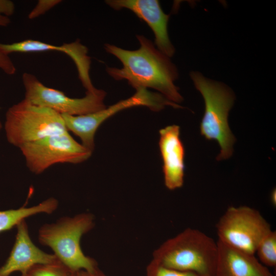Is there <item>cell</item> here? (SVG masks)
Masks as SVG:
<instances>
[{"instance_id": "cell-7", "label": "cell", "mask_w": 276, "mask_h": 276, "mask_svg": "<svg viewBox=\"0 0 276 276\" xmlns=\"http://www.w3.org/2000/svg\"><path fill=\"white\" fill-rule=\"evenodd\" d=\"M136 106H147L155 111H159L167 106L175 108H182L179 104L171 102L160 93L152 92L145 88H138L132 96L108 108L83 115L61 116L67 131L78 136L82 145L93 152L95 147V134L101 124L116 113Z\"/></svg>"}, {"instance_id": "cell-12", "label": "cell", "mask_w": 276, "mask_h": 276, "mask_svg": "<svg viewBox=\"0 0 276 276\" xmlns=\"http://www.w3.org/2000/svg\"><path fill=\"white\" fill-rule=\"evenodd\" d=\"M16 227L15 242L8 258L0 267V276H10L16 271L25 275L34 265L52 263L58 260L53 254L47 253L34 244L26 220L19 222Z\"/></svg>"}, {"instance_id": "cell-1", "label": "cell", "mask_w": 276, "mask_h": 276, "mask_svg": "<svg viewBox=\"0 0 276 276\" xmlns=\"http://www.w3.org/2000/svg\"><path fill=\"white\" fill-rule=\"evenodd\" d=\"M136 38L140 47L135 50L105 44V51L123 65L121 68L107 67V73L116 80H127L135 89L153 88L171 102L181 103L183 98L175 84L178 78L176 65L150 40L142 35Z\"/></svg>"}, {"instance_id": "cell-25", "label": "cell", "mask_w": 276, "mask_h": 276, "mask_svg": "<svg viewBox=\"0 0 276 276\" xmlns=\"http://www.w3.org/2000/svg\"><path fill=\"white\" fill-rule=\"evenodd\" d=\"M2 124H1V123L0 122V130H1V128H2Z\"/></svg>"}, {"instance_id": "cell-4", "label": "cell", "mask_w": 276, "mask_h": 276, "mask_svg": "<svg viewBox=\"0 0 276 276\" xmlns=\"http://www.w3.org/2000/svg\"><path fill=\"white\" fill-rule=\"evenodd\" d=\"M95 225V217L90 213L62 217L54 223L40 227L38 241L51 248L57 259L72 271H94L98 268L97 262L83 253L80 241Z\"/></svg>"}, {"instance_id": "cell-15", "label": "cell", "mask_w": 276, "mask_h": 276, "mask_svg": "<svg viewBox=\"0 0 276 276\" xmlns=\"http://www.w3.org/2000/svg\"><path fill=\"white\" fill-rule=\"evenodd\" d=\"M58 204L56 198L50 197L30 207L0 211V233L16 227L21 221L32 216L40 213L52 214L57 210Z\"/></svg>"}, {"instance_id": "cell-17", "label": "cell", "mask_w": 276, "mask_h": 276, "mask_svg": "<svg viewBox=\"0 0 276 276\" xmlns=\"http://www.w3.org/2000/svg\"><path fill=\"white\" fill-rule=\"evenodd\" d=\"M72 271L59 260L50 263L38 264L32 266L27 276H73Z\"/></svg>"}, {"instance_id": "cell-24", "label": "cell", "mask_w": 276, "mask_h": 276, "mask_svg": "<svg viewBox=\"0 0 276 276\" xmlns=\"http://www.w3.org/2000/svg\"><path fill=\"white\" fill-rule=\"evenodd\" d=\"M270 201L273 206L276 205V192L275 190H273L271 193Z\"/></svg>"}, {"instance_id": "cell-19", "label": "cell", "mask_w": 276, "mask_h": 276, "mask_svg": "<svg viewBox=\"0 0 276 276\" xmlns=\"http://www.w3.org/2000/svg\"><path fill=\"white\" fill-rule=\"evenodd\" d=\"M60 0H39L28 15L30 19H35L60 3Z\"/></svg>"}, {"instance_id": "cell-3", "label": "cell", "mask_w": 276, "mask_h": 276, "mask_svg": "<svg viewBox=\"0 0 276 276\" xmlns=\"http://www.w3.org/2000/svg\"><path fill=\"white\" fill-rule=\"evenodd\" d=\"M190 76L196 89L201 94L204 102V112L200 129L205 139L217 141L220 147L217 160L229 158L236 141L228 123L230 110L235 96L225 84L205 77L198 71H192Z\"/></svg>"}, {"instance_id": "cell-11", "label": "cell", "mask_w": 276, "mask_h": 276, "mask_svg": "<svg viewBox=\"0 0 276 276\" xmlns=\"http://www.w3.org/2000/svg\"><path fill=\"white\" fill-rule=\"evenodd\" d=\"M57 51L68 56L75 63L79 79L86 91L94 90L89 75L90 58L88 49L79 41L56 45L38 40L26 39L11 43L0 42V53L7 55L12 53L41 52Z\"/></svg>"}, {"instance_id": "cell-23", "label": "cell", "mask_w": 276, "mask_h": 276, "mask_svg": "<svg viewBox=\"0 0 276 276\" xmlns=\"http://www.w3.org/2000/svg\"><path fill=\"white\" fill-rule=\"evenodd\" d=\"M9 17L0 16V27H7L10 24Z\"/></svg>"}, {"instance_id": "cell-5", "label": "cell", "mask_w": 276, "mask_h": 276, "mask_svg": "<svg viewBox=\"0 0 276 276\" xmlns=\"http://www.w3.org/2000/svg\"><path fill=\"white\" fill-rule=\"evenodd\" d=\"M7 139L20 148L25 144L68 131L61 114L23 99L7 111Z\"/></svg>"}, {"instance_id": "cell-10", "label": "cell", "mask_w": 276, "mask_h": 276, "mask_svg": "<svg viewBox=\"0 0 276 276\" xmlns=\"http://www.w3.org/2000/svg\"><path fill=\"white\" fill-rule=\"evenodd\" d=\"M105 3L116 10L127 9L147 24L155 37L157 49L168 57H172L175 49L170 41L168 25L170 14L162 10L157 0H107Z\"/></svg>"}, {"instance_id": "cell-8", "label": "cell", "mask_w": 276, "mask_h": 276, "mask_svg": "<svg viewBox=\"0 0 276 276\" xmlns=\"http://www.w3.org/2000/svg\"><path fill=\"white\" fill-rule=\"evenodd\" d=\"M22 81L25 99L32 104L51 109L60 114L79 116L95 112L106 108L105 91L96 88L86 91L81 98H71L61 91L45 86L34 75L24 73Z\"/></svg>"}, {"instance_id": "cell-13", "label": "cell", "mask_w": 276, "mask_h": 276, "mask_svg": "<svg viewBox=\"0 0 276 276\" xmlns=\"http://www.w3.org/2000/svg\"><path fill=\"white\" fill-rule=\"evenodd\" d=\"M159 134L165 185L174 190L181 188L184 182L185 148L180 138L179 127L168 126L160 130Z\"/></svg>"}, {"instance_id": "cell-9", "label": "cell", "mask_w": 276, "mask_h": 276, "mask_svg": "<svg viewBox=\"0 0 276 276\" xmlns=\"http://www.w3.org/2000/svg\"><path fill=\"white\" fill-rule=\"evenodd\" d=\"M19 149L27 167L35 174L56 164L82 163L93 152L75 141L68 131L27 143Z\"/></svg>"}, {"instance_id": "cell-21", "label": "cell", "mask_w": 276, "mask_h": 276, "mask_svg": "<svg viewBox=\"0 0 276 276\" xmlns=\"http://www.w3.org/2000/svg\"><path fill=\"white\" fill-rule=\"evenodd\" d=\"M14 3L9 0H0V16L8 17L12 15L15 12Z\"/></svg>"}, {"instance_id": "cell-14", "label": "cell", "mask_w": 276, "mask_h": 276, "mask_svg": "<svg viewBox=\"0 0 276 276\" xmlns=\"http://www.w3.org/2000/svg\"><path fill=\"white\" fill-rule=\"evenodd\" d=\"M215 276H274L255 257L217 240Z\"/></svg>"}, {"instance_id": "cell-20", "label": "cell", "mask_w": 276, "mask_h": 276, "mask_svg": "<svg viewBox=\"0 0 276 276\" xmlns=\"http://www.w3.org/2000/svg\"><path fill=\"white\" fill-rule=\"evenodd\" d=\"M0 69L8 75H13L16 71L15 66L9 56L1 53H0Z\"/></svg>"}, {"instance_id": "cell-26", "label": "cell", "mask_w": 276, "mask_h": 276, "mask_svg": "<svg viewBox=\"0 0 276 276\" xmlns=\"http://www.w3.org/2000/svg\"><path fill=\"white\" fill-rule=\"evenodd\" d=\"M20 276H27L26 275L21 274Z\"/></svg>"}, {"instance_id": "cell-16", "label": "cell", "mask_w": 276, "mask_h": 276, "mask_svg": "<svg viewBox=\"0 0 276 276\" xmlns=\"http://www.w3.org/2000/svg\"><path fill=\"white\" fill-rule=\"evenodd\" d=\"M259 261L266 267L276 266V232L271 230L258 244L256 248Z\"/></svg>"}, {"instance_id": "cell-2", "label": "cell", "mask_w": 276, "mask_h": 276, "mask_svg": "<svg viewBox=\"0 0 276 276\" xmlns=\"http://www.w3.org/2000/svg\"><path fill=\"white\" fill-rule=\"evenodd\" d=\"M217 256V241L189 227L161 244L154 251L152 260L173 269L215 276Z\"/></svg>"}, {"instance_id": "cell-6", "label": "cell", "mask_w": 276, "mask_h": 276, "mask_svg": "<svg viewBox=\"0 0 276 276\" xmlns=\"http://www.w3.org/2000/svg\"><path fill=\"white\" fill-rule=\"evenodd\" d=\"M218 240L255 255L262 238L272 229L259 211L248 206H229L216 224Z\"/></svg>"}, {"instance_id": "cell-22", "label": "cell", "mask_w": 276, "mask_h": 276, "mask_svg": "<svg viewBox=\"0 0 276 276\" xmlns=\"http://www.w3.org/2000/svg\"><path fill=\"white\" fill-rule=\"evenodd\" d=\"M73 276H107L99 268L94 271L80 270L75 271Z\"/></svg>"}, {"instance_id": "cell-18", "label": "cell", "mask_w": 276, "mask_h": 276, "mask_svg": "<svg viewBox=\"0 0 276 276\" xmlns=\"http://www.w3.org/2000/svg\"><path fill=\"white\" fill-rule=\"evenodd\" d=\"M146 276H200L194 272L180 271L165 267L154 260L146 267Z\"/></svg>"}]
</instances>
